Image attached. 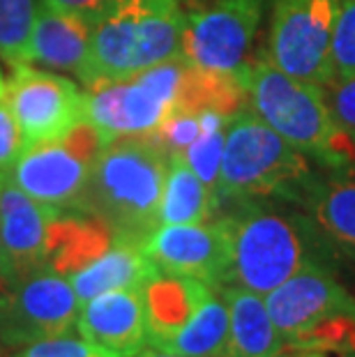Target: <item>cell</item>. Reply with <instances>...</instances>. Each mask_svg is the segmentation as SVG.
<instances>
[{
    "instance_id": "cell-30",
    "label": "cell",
    "mask_w": 355,
    "mask_h": 357,
    "mask_svg": "<svg viewBox=\"0 0 355 357\" xmlns=\"http://www.w3.org/2000/svg\"><path fill=\"white\" fill-rule=\"evenodd\" d=\"M332 113L339 125L355 134V77L337 81V88L332 93Z\"/></svg>"
},
{
    "instance_id": "cell-22",
    "label": "cell",
    "mask_w": 355,
    "mask_h": 357,
    "mask_svg": "<svg viewBox=\"0 0 355 357\" xmlns=\"http://www.w3.org/2000/svg\"><path fill=\"white\" fill-rule=\"evenodd\" d=\"M305 210L332 245L355 258V176L319 180Z\"/></svg>"
},
{
    "instance_id": "cell-15",
    "label": "cell",
    "mask_w": 355,
    "mask_h": 357,
    "mask_svg": "<svg viewBox=\"0 0 355 357\" xmlns=\"http://www.w3.org/2000/svg\"><path fill=\"white\" fill-rule=\"evenodd\" d=\"M58 212L60 208L35 201L10 178L0 187V238L12 279L44 265L47 231Z\"/></svg>"
},
{
    "instance_id": "cell-5",
    "label": "cell",
    "mask_w": 355,
    "mask_h": 357,
    "mask_svg": "<svg viewBox=\"0 0 355 357\" xmlns=\"http://www.w3.org/2000/svg\"><path fill=\"white\" fill-rule=\"evenodd\" d=\"M226 222L231 229L229 284L243 286L261 298L307 263H321L316 258L319 235L312 219L243 201Z\"/></svg>"
},
{
    "instance_id": "cell-16",
    "label": "cell",
    "mask_w": 355,
    "mask_h": 357,
    "mask_svg": "<svg viewBox=\"0 0 355 357\" xmlns=\"http://www.w3.org/2000/svg\"><path fill=\"white\" fill-rule=\"evenodd\" d=\"M116 245V233L100 217L88 212L60 210L47 231L44 265L63 277H72Z\"/></svg>"
},
{
    "instance_id": "cell-24",
    "label": "cell",
    "mask_w": 355,
    "mask_h": 357,
    "mask_svg": "<svg viewBox=\"0 0 355 357\" xmlns=\"http://www.w3.org/2000/svg\"><path fill=\"white\" fill-rule=\"evenodd\" d=\"M226 116L219 109H203L201 111V134L190 148L185 150L187 164L199 176V180L210 192L217 196L219 185V169H222L224 155V139H226ZM219 201V199H217Z\"/></svg>"
},
{
    "instance_id": "cell-35",
    "label": "cell",
    "mask_w": 355,
    "mask_h": 357,
    "mask_svg": "<svg viewBox=\"0 0 355 357\" xmlns=\"http://www.w3.org/2000/svg\"><path fill=\"white\" fill-rule=\"evenodd\" d=\"M5 95V77H3V72H0V97Z\"/></svg>"
},
{
    "instance_id": "cell-27",
    "label": "cell",
    "mask_w": 355,
    "mask_h": 357,
    "mask_svg": "<svg viewBox=\"0 0 355 357\" xmlns=\"http://www.w3.org/2000/svg\"><path fill=\"white\" fill-rule=\"evenodd\" d=\"M201 134V111H178L157 129L153 136L160 139L169 153H185Z\"/></svg>"
},
{
    "instance_id": "cell-8",
    "label": "cell",
    "mask_w": 355,
    "mask_h": 357,
    "mask_svg": "<svg viewBox=\"0 0 355 357\" xmlns=\"http://www.w3.org/2000/svg\"><path fill=\"white\" fill-rule=\"evenodd\" d=\"M104 146L102 132L86 118L58 139L28 146L12 166L10 180L35 201L74 210Z\"/></svg>"
},
{
    "instance_id": "cell-9",
    "label": "cell",
    "mask_w": 355,
    "mask_h": 357,
    "mask_svg": "<svg viewBox=\"0 0 355 357\" xmlns=\"http://www.w3.org/2000/svg\"><path fill=\"white\" fill-rule=\"evenodd\" d=\"M263 3L266 0H213L185 12L180 56L196 70L236 79L245 86Z\"/></svg>"
},
{
    "instance_id": "cell-10",
    "label": "cell",
    "mask_w": 355,
    "mask_h": 357,
    "mask_svg": "<svg viewBox=\"0 0 355 357\" xmlns=\"http://www.w3.org/2000/svg\"><path fill=\"white\" fill-rule=\"evenodd\" d=\"M79 309L70 279L42 265L12 279L0 293V341L28 346L70 334L77 328Z\"/></svg>"
},
{
    "instance_id": "cell-32",
    "label": "cell",
    "mask_w": 355,
    "mask_h": 357,
    "mask_svg": "<svg viewBox=\"0 0 355 357\" xmlns=\"http://www.w3.org/2000/svg\"><path fill=\"white\" fill-rule=\"evenodd\" d=\"M10 281H12V270H10V263H7L5 249H3V238H0V293L5 291Z\"/></svg>"
},
{
    "instance_id": "cell-36",
    "label": "cell",
    "mask_w": 355,
    "mask_h": 357,
    "mask_svg": "<svg viewBox=\"0 0 355 357\" xmlns=\"http://www.w3.org/2000/svg\"><path fill=\"white\" fill-rule=\"evenodd\" d=\"M7 178H10V176H7V173H5V171H0V187H3V185H5V180H7Z\"/></svg>"
},
{
    "instance_id": "cell-28",
    "label": "cell",
    "mask_w": 355,
    "mask_h": 357,
    "mask_svg": "<svg viewBox=\"0 0 355 357\" xmlns=\"http://www.w3.org/2000/svg\"><path fill=\"white\" fill-rule=\"evenodd\" d=\"M14 357H111L83 337H54L24 346Z\"/></svg>"
},
{
    "instance_id": "cell-6",
    "label": "cell",
    "mask_w": 355,
    "mask_h": 357,
    "mask_svg": "<svg viewBox=\"0 0 355 357\" xmlns=\"http://www.w3.org/2000/svg\"><path fill=\"white\" fill-rule=\"evenodd\" d=\"M263 300L284 346L355 353V300L323 263H307Z\"/></svg>"
},
{
    "instance_id": "cell-29",
    "label": "cell",
    "mask_w": 355,
    "mask_h": 357,
    "mask_svg": "<svg viewBox=\"0 0 355 357\" xmlns=\"http://www.w3.org/2000/svg\"><path fill=\"white\" fill-rule=\"evenodd\" d=\"M26 150V139L21 132V125L14 116L10 102L3 95L0 97V171L10 176L12 166Z\"/></svg>"
},
{
    "instance_id": "cell-4",
    "label": "cell",
    "mask_w": 355,
    "mask_h": 357,
    "mask_svg": "<svg viewBox=\"0 0 355 357\" xmlns=\"http://www.w3.org/2000/svg\"><path fill=\"white\" fill-rule=\"evenodd\" d=\"M245 90L256 116L302 155L335 171L355 164V134L339 125L319 86L293 79L259 56L245 72Z\"/></svg>"
},
{
    "instance_id": "cell-31",
    "label": "cell",
    "mask_w": 355,
    "mask_h": 357,
    "mask_svg": "<svg viewBox=\"0 0 355 357\" xmlns=\"http://www.w3.org/2000/svg\"><path fill=\"white\" fill-rule=\"evenodd\" d=\"M109 0H42V5L51 7V10L77 14V17L88 19L93 24V19L107 7Z\"/></svg>"
},
{
    "instance_id": "cell-20",
    "label": "cell",
    "mask_w": 355,
    "mask_h": 357,
    "mask_svg": "<svg viewBox=\"0 0 355 357\" xmlns=\"http://www.w3.org/2000/svg\"><path fill=\"white\" fill-rule=\"evenodd\" d=\"M153 275H157V268L143 254L141 245L116 240V245L107 249L100 258H95L93 263L67 279L83 305V302L109 291L143 288Z\"/></svg>"
},
{
    "instance_id": "cell-19",
    "label": "cell",
    "mask_w": 355,
    "mask_h": 357,
    "mask_svg": "<svg viewBox=\"0 0 355 357\" xmlns=\"http://www.w3.org/2000/svg\"><path fill=\"white\" fill-rule=\"evenodd\" d=\"M213 288L215 286L203 284L199 279L164 275V272L150 277L141 288L143 302H146L150 346L157 348L166 339H171L194 316V311Z\"/></svg>"
},
{
    "instance_id": "cell-14",
    "label": "cell",
    "mask_w": 355,
    "mask_h": 357,
    "mask_svg": "<svg viewBox=\"0 0 355 357\" xmlns=\"http://www.w3.org/2000/svg\"><path fill=\"white\" fill-rule=\"evenodd\" d=\"M77 330L111 357H132L150 346L146 302L141 288L109 291L83 302Z\"/></svg>"
},
{
    "instance_id": "cell-11",
    "label": "cell",
    "mask_w": 355,
    "mask_h": 357,
    "mask_svg": "<svg viewBox=\"0 0 355 357\" xmlns=\"http://www.w3.org/2000/svg\"><path fill=\"white\" fill-rule=\"evenodd\" d=\"M339 0H275L268 58L289 77L330 86V40Z\"/></svg>"
},
{
    "instance_id": "cell-7",
    "label": "cell",
    "mask_w": 355,
    "mask_h": 357,
    "mask_svg": "<svg viewBox=\"0 0 355 357\" xmlns=\"http://www.w3.org/2000/svg\"><path fill=\"white\" fill-rule=\"evenodd\" d=\"M192 77L194 67L178 56L130 79L97 83L86 90L88 118L107 146L123 136H150L166 118L185 111Z\"/></svg>"
},
{
    "instance_id": "cell-25",
    "label": "cell",
    "mask_w": 355,
    "mask_h": 357,
    "mask_svg": "<svg viewBox=\"0 0 355 357\" xmlns=\"http://www.w3.org/2000/svg\"><path fill=\"white\" fill-rule=\"evenodd\" d=\"M35 19V0H0V58L10 65L30 63Z\"/></svg>"
},
{
    "instance_id": "cell-21",
    "label": "cell",
    "mask_w": 355,
    "mask_h": 357,
    "mask_svg": "<svg viewBox=\"0 0 355 357\" xmlns=\"http://www.w3.org/2000/svg\"><path fill=\"white\" fill-rule=\"evenodd\" d=\"M217 210V196L199 180L185 155L169 153V173L160 203V226L210 222Z\"/></svg>"
},
{
    "instance_id": "cell-13",
    "label": "cell",
    "mask_w": 355,
    "mask_h": 357,
    "mask_svg": "<svg viewBox=\"0 0 355 357\" xmlns=\"http://www.w3.org/2000/svg\"><path fill=\"white\" fill-rule=\"evenodd\" d=\"M143 254L157 272L199 279L222 288L231 272V229L229 222L162 224L141 242Z\"/></svg>"
},
{
    "instance_id": "cell-34",
    "label": "cell",
    "mask_w": 355,
    "mask_h": 357,
    "mask_svg": "<svg viewBox=\"0 0 355 357\" xmlns=\"http://www.w3.org/2000/svg\"><path fill=\"white\" fill-rule=\"evenodd\" d=\"M291 357H328V355L321 353V351H298L296 355H291Z\"/></svg>"
},
{
    "instance_id": "cell-3",
    "label": "cell",
    "mask_w": 355,
    "mask_h": 357,
    "mask_svg": "<svg viewBox=\"0 0 355 357\" xmlns=\"http://www.w3.org/2000/svg\"><path fill=\"white\" fill-rule=\"evenodd\" d=\"M185 12L178 0H109L93 19L83 88L130 79L180 56Z\"/></svg>"
},
{
    "instance_id": "cell-2",
    "label": "cell",
    "mask_w": 355,
    "mask_h": 357,
    "mask_svg": "<svg viewBox=\"0 0 355 357\" xmlns=\"http://www.w3.org/2000/svg\"><path fill=\"white\" fill-rule=\"evenodd\" d=\"M319 180L307 155L282 139L254 111L240 109L229 116L217 185L219 205L279 199L307 208Z\"/></svg>"
},
{
    "instance_id": "cell-23",
    "label": "cell",
    "mask_w": 355,
    "mask_h": 357,
    "mask_svg": "<svg viewBox=\"0 0 355 357\" xmlns=\"http://www.w3.org/2000/svg\"><path fill=\"white\" fill-rule=\"evenodd\" d=\"M226 337H229V307L224 295H217V288H213L190 321L157 348L187 357H219L226 346Z\"/></svg>"
},
{
    "instance_id": "cell-33",
    "label": "cell",
    "mask_w": 355,
    "mask_h": 357,
    "mask_svg": "<svg viewBox=\"0 0 355 357\" xmlns=\"http://www.w3.org/2000/svg\"><path fill=\"white\" fill-rule=\"evenodd\" d=\"M132 357H187V355H178V353H169V351H160V348H155V346H146L141 353L137 355H132Z\"/></svg>"
},
{
    "instance_id": "cell-18",
    "label": "cell",
    "mask_w": 355,
    "mask_h": 357,
    "mask_svg": "<svg viewBox=\"0 0 355 357\" xmlns=\"http://www.w3.org/2000/svg\"><path fill=\"white\" fill-rule=\"evenodd\" d=\"M222 295L229 307V337L219 357H279L284 339L268 314L266 300L243 286L226 284Z\"/></svg>"
},
{
    "instance_id": "cell-1",
    "label": "cell",
    "mask_w": 355,
    "mask_h": 357,
    "mask_svg": "<svg viewBox=\"0 0 355 357\" xmlns=\"http://www.w3.org/2000/svg\"><path fill=\"white\" fill-rule=\"evenodd\" d=\"M166 173L169 150L157 136L116 139L97 157L74 210L107 222L116 240L141 245L160 226Z\"/></svg>"
},
{
    "instance_id": "cell-26",
    "label": "cell",
    "mask_w": 355,
    "mask_h": 357,
    "mask_svg": "<svg viewBox=\"0 0 355 357\" xmlns=\"http://www.w3.org/2000/svg\"><path fill=\"white\" fill-rule=\"evenodd\" d=\"M330 63L335 81L355 77V0H339L330 40Z\"/></svg>"
},
{
    "instance_id": "cell-17",
    "label": "cell",
    "mask_w": 355,
    "mask_h": 357,
    "mask_svg": "<svg viewBox=\"0 0 355 357\" xmlns=\"http://www.w3.org/2000/svg\"><path fill=\"white\" fill-rule=\"evenodd\" d=\"M90 28L93 24L88 19L40 5L30 42V63L42 70L72 72L81 79L88 63Z\"/></svg>"
},
{
    "instance_id": "cell-37",
    "label": "cell",
    "mask_w": 355,
    "mask_h": 357,
    "mask_svg": "<svg viewBox=\"0 0 355 357\" xmlns=\"http://www.w3.org/2000/svg\"><path fill=\"white\" fill-rule=\"evenodd\" d=\"M346 357H355V353H349V355H346Z\"/></svg>"
},
{
    "instance_id": "cell-12",
    "label": "cell",
    "mask_w": 355,
    "mask_h": 357,
    "mask_svg": "<svg viewBox=\"0 0 355 357\" xmlns=\"http://www.w3.org/2000/svg\"><path fill=\"white\" fill-rule=\"evenodd\" d=\"M5 97L24 132L26 148L67 134L88 118V97L77 83L30 63L12 65Z\"/></svg>"
}]
</instances>
